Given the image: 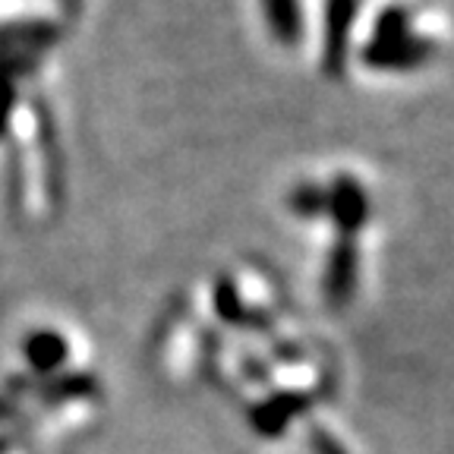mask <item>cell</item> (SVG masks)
<instances>
[{"label":"cell","instance_id":"cell-3","mask_svg":"<svg viewBox=\"0 0 454 454\" xmlns=\"http://www.w3.org/2000/svg\"><path fill=\"white\" fill-rule=\"evenodd\" d=\"M309 401L312 397L303 395V391H278V395H269L262 404H255L249 411V423L265 439H278V435L287 433V426L294 419L309 411Z\"/></svg>","mask_w":454,"mask_h":454},{"label":"cell","instance_id":"cell-6","mask_svg":"<svg viewBox=\"0 0 454 454\" xmlns=\"http://www.w3.org/2000/svg\"><path fill=\"white\" fill-rule=\"evenodd\" d=\"M262 16L271 38L281 44H297L303 38V13L300 0H262Z\"/></svg>","mask_w":454,"mask_h":454},{"label":"cell","instance_id":"cell-9","mask_svg":"<svg viewBox=\"0 0 454 454\" xmlns=\"http://www.w3.org/2000/svg\"><path fill=\"white\" fill-rule=\"evenodd\" d=\"M287 206L297 218H316V215H325L328 208V192L319 184H300L294 186V192L287 196Z\"/></svg>","mask_w":454,"mask_h":454},{"label":"cell","instance_id":"cell-4","mask_svg":"<svg viewBox=\"0 0 454 454\" xmlns=\"http://www.w3.org/2000/svg\"><path fill=\"white\" fill-rule=\"evenodd\" d=\"M328 192V208L325 215H332L334 224L340 227L344 237H354L369 218V196L360 186V180H354L350 174L334 177L332 186H325Z\"/></svg>","mask_w":454,"mask_h":454},{"label":"cell","instance_id":"cell-2","mask_svg":"<svg viewBox=\"0 0 454 454\" xmlns=\"http://www.w3.org/2000/svg\"><path fill=\"white\" fill-rule=\"evenodd\" d=\"M356 275H360V249L354 237L340 234L328 253L325 281H322V294L332 309H344L350 303V297L356 294Z\"/></svg>","mask_w":454,"mask_h":454},{"label":"cell","instance_id":"cell-5","mask_svg":"<svg viewBox=\"0 0 454 454\" xmlns=\"http://www.w3.org/2000/svg\"><path fill=\"white\" fill-rule=\"evenodd\" d=\"M354 20H356V0H328L325 4V51H322L325 70L340 73V67H344Z\"/></svg>","mask_w":454,"mask_h":454},{"label":"cell","instance_id":"cell-7","mask_svg":"<svg viewBox=\"0 0 454 454\" xmlns=\"http://www.w3.org/2000/svg\"><path fill=\"white\" fill-rule=\"evenodd\" d=\"M215 312L227 325H255V332H269V319L259 316V312H249L243 306L240 294H237V284L231 278H221L215 284Z\"/></svg>","mask_w":454,"mask_h":454},{"label":"cell","instance_id":"cell-10","mask_svg":"<svg viewBox=\"0 0 454 454\" xmlns=\"http://www.w3.org/2000/svg\"><path fill=\"white\" fill-rule=\"evenodd\" d=\"M306 442H309V451L312 454H348V448L340 445L332 433H328L325 426H309V433H306Z\"/></svg>","mask_w":454,"mask_h":454},{"label":"cell","instance_id":"cell-1","mask_svg":"<svg viewBox=\"0 0 454 454\" xmlns=\"http://www.w3.org/2000/svg\"><path fill=\"white\" fill-rule=\"evenodd\" d=\"M363 64L372 67V70H391V73H404L423 67L429 57H433V42L413 35H397V38H369L366 48L360 51Z\"/></svg>","mask_w":454,"mask_h":454},{"label":"cell","instance_id":"cell-8","mask_svg":"<svg viewBox=\"0 0 454 454\" xmlns=\"http://www.w3.org/2000/svg\"><path fill=\"white\" fill-rule=\"evenodd\" d=\"M64 356H67V340L60 338V334L42 332L28 340V360H32L35 369H42V372L57 369L60 363H64Z\"/></svg>","mask_w":454,"mask_h":454}]
</instances>
